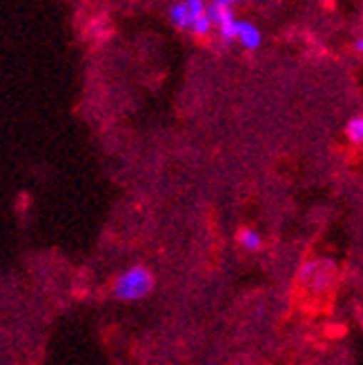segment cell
<instances>
[{"label":"cell","mask_w":363,"mask_h":365,"mask_svg":"<svg viewBox=\"0 0 363 365\" xmlns=\"http://www.w3.org/2000/svg\"><path fill=\"white\" fill-rule=\"evenodd\" d=\"M212 25L219 27L221 36L225 41L237 38V18H234V11L230 7V3H214L210 7H205Z\"/></svg>","instance_id":"cell-2"},{"label":"cell","mask_w":363,"mask_h":365,"mask_svg":"<svg viewBox=\"0 0 363 365\" xmlns=\"http://www.w3.org/2000/svg\"><path fill=\"white\" fill-rule=\"evenodd\" d=\"M239 243L250 252H257V250H261V236L254 230H241L239 232Z\"/></svg>","instance_id":"cell-6"},{"label":"cell","mask_w":363,"mask_h":365,"mask_svg":"<svg viewBox=\"0 0 363 365\" xmlns=\"http://www.w3.org/2000/svg\"><path fill=\"white\" fill-rule=\"evenodd\" d=\"M212 21H210V16H208V11L203 14V16H198L196 21L192 23V27H190V31L194 34V36H208L210 31H212Z\"/></svg>","instance_id":"cell-7"},{"label":"cell","mask_w":363,"mask_h":365,"mask_svg":"<svg viewBox=\"0 0 363 365\" xmlns=\"http://www.w3.org/2000/svg\"><path fill=\"white\" fill-rule=\"evenodd\" d=\"M354 47H357V51H359V53H361V49H363V43H361V38H359V41H357V45H354Z\"/></svg>","instance_id":"cell-8"},{"label":"cell","mask_w":363,"mask_h":365,"mask_svg":"<svg viewBox=\"0 0 363 365\" xmlns=\"http://www.w3.org/2000/svg\"><path fill=\"white\" fill-rule=\"evenodd\" d=\"M237 38L245 49H259L261 47V31L257 25L247 21H237Z\"/></svg>","instance_id":"cell-4"},{"label":"cell","mask_w":363,"mask_h":365,"mask_svg":"<svg viewBox=\"0 0 363 365\" xmlns=\"http://www.w3.org/2000/svg\"><path fill=\"white\" fill-rule=\"evenodd\" d=\"M205 14V5L201 0H190V3H176L170 7V21L178 27V29H190L192 23L198 16Z\"/></svg>","instance_id":"cell-3"},{"label":"cell","mask_w":363,"mask_h":365,"mask_svg":"<svg viewBox=\"0 0 363 365\" xmlns=\"http://www.w3.org/2000/svg\"><path fill=\"white\" fill-rule=\"evenodd\" d=\"M346 136L352 145H357V148L363 143V118L361 116H352L346 123Z\"/></svg>","instance_id":"cell-5"},{"label":"cell","mask_w":363,"mask_h":365,"mask_svg":"<svg viewBox=\"0 0 363 365\" xmlns=\"http://www.w3.org/2000/svg\"><path fill=\"white\" fill-rule=\"evenodd\" d=\"M154 277L145 265H134L114 279L112 294L121 301H140L152 292Z\"/></svg>","instance_id":"cell-1"}]
</instances>
